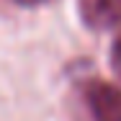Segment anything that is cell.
Wrapping results in <instances>:
<instances>
[{
    "instance_id": "6da1fadb",
    "label": "cell",
    "mask_w": 121,
    "mask_h": 121,
    "mask_svg": "<svg viewBox=\"0 0 121 121\" xmlns=\"http://www.w3.org/2000/svg\"><path fill=\"white\" fill-rule=\"evenodd\" d=\"M82 93L93 121H121V88L106 80H88Z\"/></svg>"
},
{
    "instance_id": "7a4b0ae2",
    "label": "cell",
    "mask_w": 121,
    "mask_h": 121,
    "mask_svg": "<svg viewBox=\"0 0 121 121\" xmlns=\"http://www.w3.org/2000/svg\"><path fill=\"white\" fill-rule=\"evenodd\" d=\"M82 23L93 31L113 28L121 23V0H77Z\"/></svg>"
},
{
    "instance_id": "3957f363",
    "label": "cell",
    "mask_w": 121,
    "mask_h": 121,
    "mask_svg": "<svg viewBox=\"0 0 121 121\" xmlns=\"http://www.w3.org/2000/svg\"><path fill=\"white\" fill-rule=\"evenodd\" d=\"M10 3L23 5V8H36V5H44V3H49V0H10Z\"/></svg>"
},
{
    "instance_id": "277c9868",
    "label": "cell",
    "mask_w": 121,
    "mask_h": 121,
    "mask_svg": "<svg viewBox=\"0 0 121 121\" xmlns=\"http://www.w3.org/2000/svg\"><path fill=\"white\" fill-rule=\"evenodd\" d=\"M111 57H113V65L119 67L121 65V36L116 39V44H113V54H111Z\"/></svg>"
},
{
    "instance_id": "5b68a950",
    "label": "cell",
    "mask_w": 121,
    "mask_h": 121,
    "mask_svg": "<svg viewBox=\"0 0 121 121\" xmlns=\"http://www.w3.org/2000/svg\"><path fill=\"white\" fill-rule=\"evenodd\" d=\"M119 72H121V65H119Z\"/></svg>"
}]
</instances>
